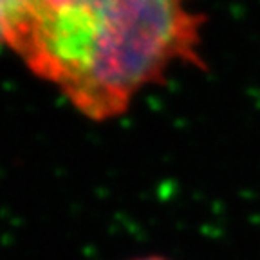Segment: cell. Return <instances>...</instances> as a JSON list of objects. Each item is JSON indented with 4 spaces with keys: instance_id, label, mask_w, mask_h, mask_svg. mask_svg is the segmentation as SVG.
Wrapping results in <instances>:
<instances>
[{
    "instance_id": "cell-1",
    "label": "cell",
    "mask_w": 260,
    "mask_h": 260,
    "mask_svg": "<svg viewBox=\"0 0 260 260\" xmlns=\"http://www.w3.org/2000/svg\"><path fill=\"white\" fill-rule=\"evenodd\" d=\"M191 0H27L6 47L87 119L121 118L174 65L201 63Z\"/></svg>"
},
{
    "instance_id": "cell-2",
    "label": "cell",
    "mask_w": 260,
    "mask_h": 260,
    "mask_svg": "<svg viewBox=\"0 0 260 260\" xmlns=\"http://www.w3.org/2000/svg\"><path fill=\"white\" fill-rule=\"evenodd\" d=\"M27 0H0V47H6V35L15 20V16L22 11Z\"/></svg>"
},
{
    "instance_id": "cell-3",
    "label": "cell",
    "mask_w": 260,
    "mask_h": 260,
    "mask_svg": "<svg viewBox=\"0 0 260 260\" xmlns=\"http://www.w3.org/2000/svg\"><path fill=\"white\" fill-rule=\"evenodd\" d=\"M128 260H172L165 255H157V253H152V255H141V256H132Z\"/></svg>"
}]
</instances>
